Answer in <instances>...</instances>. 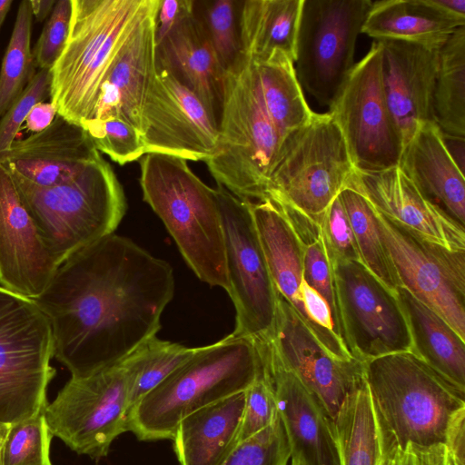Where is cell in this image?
<instances>
[{
  "label": "cell",
  "mask_w": 465,
  "mask_h": 465,
  "mask_svg": "<svg viewBox=\"0 0 465 465\" xmlns=\"http://www.w3.org/2000/svg\"><path fill=\"white\" fill-rule=\"evenodd\" d=\"M173 292L167 262L112 233L64 261L33 301L51 327L54 357L81 378L155 336Z\"/></svg>",
  "instance_id": "obj_1"
},
{
  "label": "cell",
  "mask_w": 465,
  "mask_h": 465,
  "mask_svg": "<svg viewBox=\"0 0 465 465\" xmlns=\"http://www.w3.org/2000/svg\"><path fill=\"white\" fill-rule=\"evenodd\" d=\"M160 0H71L65 46L51 73L57 114L80 125L93 115L100 86L116 56Z\"/></svg>",
  "instance_id": "obj_2"
},
{
  "label": "cell",
  "mask_w": 465,
  "mask_h": 465,
  "mask_svg": "<svg viewBox=\"0 0 465 465\" xmlns=\"http://www.w3.org/2000/svg\"><path fill=\"white\" fill-rule=\"evenodd\" d=\"M262 372L253 341L232 334L193 355L130 411L128 430L141 440H173L187 415L244 391Z\"/></svg>",
  "instance_id": "obj_3"
},
{
  "label": "cell",
  "mask_w": 465,
  "mask_h": 465,
  "mask_svg": "<svg viewBox=\"0 0 465 465\" xmlns=\"http://www.w3.org/2000/svg\"><path fill=\"white\" fill-rule=\"evenodd\" d=\"M143 201L161 218L196 276L226 292L224 238L216 190L186 160L150 153L140 161Z\"/></svg>",
  "instance_id": "obj_4"
},
{
  "label": "cell",
  "mask_w": 465,
  "mask_h": 465,
  "mask_svg": "<svg viewBox=\"0 0 465 465\" xmlns=\"http://www.w3.org/2000/svg\"><path fill=\"white\" fill-rule=\"evenodd\" d=\"M219 136L205 163L217 185L245 201L265 198L282 141L271 121L252 61L241 54L224 73Z\"/></svg>",
  "instance_id": "obj_5"
},
{
  "label": "cell",
  "mask_w": 465,
  "mask_h": 465,
  "mask_svg": "<svg viewBox=\"0 0 465 465\" xmlns=\"http://www.w3.org/2000/svg\"><path fill=\"white\" fill-rule=\"evenodd\" d=\"M11 173L58 266L114 233L125 214L123 187L102 155L74 178L52 186H39Z\"/></svg>",
  "instance_id": "obj_6"
},
{
  "label": "cell",
  "mask_w": 465,
  "mask_h": 465,
  "mask_svg": "<svg viewBox=\"0 0 465 465\" xmlns=\"http://www.w3.org/2000/svg\"><path fill=\"white\" fill-rule=\"evenodd\" d=\"M364 379L393 444H445L453 416L465 408L461 391L411 351L364 361Z\"/></svg>",
  "instance_id": "obj_7"
},
{
  "label": "cell",
  "mask_w": 465,
  "mask_h": 465,
  "mask_svg": "<svg viewBox=\"0 0 465 465\" xmlns=\"http://www.w3.org/2000/svg\"><path fill=\"white\" fill-rule=\"evenodd\" d=\"M354 166L343 135L329 113L317 114L282 143L265 196L320 222L348 184Z\"/></svg>",
  "instance_id": "obj_8"
},
{
  "label": "cell",
  "mask_w": 465,
  "mask_h": 465,
  "mask_svg": "<svg viewBox=\"0 0 465 465\" xmlns=\"http://www.w3.org/2000/svg\"><path fill=\"white\" fill-rule=\"evenodd\" d=\"M371 0H303L294 69L305 91L330 106L352 70Z\"/></svg>",
  "instance_id": "obj_9"
},
{
  "label": "cell",
  "mask_w": 465,
  "mask_h": 465,
  "mask_svg": "<svg viewBox=\"0 0 465 465\" xmlns=\"http://www.w3.org/2000/svg\"><path fill=\"white\" fill-rule=\"evenodd\" d=\"M54 341L33 300L18 296L0 314V422L12 424L45 409L55 375Z\"/></svg>",
  "instance_id": "obj_10"
},
{
  "label": "cell",
  "mask_w": 465,
  "mask_h": 465,
  "mask_svg": "<svg viewBox=\"0 0 465 465\" xmlns=\"http://www.w3.org/2000/svg\"><path fill=\"white\" fill-rule=\"evenodd\" d=\"M381 65V45L374 40L329 106L328 113L340 128L354 169L359 171L397 166L403 149L385 96Z\"/></svg>",
  "instance_id": "obj_11"
},
{
  "label": "cell",
  "mask_w": 465,
  "mask_h": 465,
  "mask_svg": "<svg viewBox=\"0 0 465 465\" xmlns=\"http://www.w3.org/2000/svg\"><path fill=\"white\" fill-rule=\"evenodd\" d=\"M128 380L120 364L71 379L45 409L53 436L78 454L100 460L113 441L128 430Z\"/></svg>",
  "instance_id": "obj_12"
},
{
  "label": "cell",
  "mask_w": 465,
  "mask_h": 465,
  "mask_svg": "<svg viewBox=\"0 0 465 465\" xmlns=\"http://www.w3.org/2000/svg\"><path fill=\"white\" fill-rule=\"evenodd\" d=\"M220 208L229 282L235 309V337L256 341L273 328L277 291L253 222L249 201L215 188Z\"/></svg>",
  "instance_id": "obj_13"
},
{
  "label": "cell",
  "mask_w": 465,
  "mask_h": 465,
  "mask_svg": "<svg viewBox=\"0 0 465 465\" xmlns=\"http://www.w3.org/2000/svg\"><path fill=\"white\" fill-rule=\"evenodd\" d=\"M330 259L341 337L351 355L364 362L411 351L409 325L396 292L360 261Z\"/></svg>",
  "instance_id": "obj_14"
},
{
  "label": "cell",
  "mask_w": 465,
  "mask_h": 465,
  "mask_svg": "<svg viewBox=\"0 0 465 465\" xmlns=\"http://www.w3.org/2000/svg\"><path fill=\"white\" fill-rule=\"evenodd\" d=\"M373 211L401 287L436 312L465 340V251L432 242Z\"/></svg>",
  "instance_id": "obj_15"
},
{
  "label": "cell",
  "mask_w": 465,
  "mask_h": 465,
  "mask_svg": "<svg viewBox=\"0 0 465 465\" xmlns=\"http://www.w3.org/2000/svg\"><path fill=\"white\" fill-rule=\"evenodd\" d=\"M249 203L277 292L332 357L352 360L335 331L328 304L305 281L301 245L283 212L269 197Z\"/></svg>",
  "instance_id": "obj_16"
},
{
  "label": "cell",
  "mask_w": 465,
  "mask_h": 465,
  "mask_svg": "<svg viewBox=\"0 0 465 465\" xmlns=\"http://www.w3.org/2000/svg\"><path fill=\"white\" fill-rule=\"evenodd\" d=\"M146 153L205 161L218 143V121L173 73L157 67L142 112Z\"/></svg>",
  "instance_id": "obj_17"
},
{
  "label": "cell",
  "mask_w": 465,
  "mask_h": 465,
  "mask_svg": "<svg viewBox=\"0 0 465 465\" xmlns=\"http://www.w3.org/2000/svg\"><path fill=\"white\" fill-rule=\"evenodd\" d=\"M262 339L281 363L314 396L331 420L346 398L365 381L364 362L332 357L278 292L274 325L272 332Z\"/></svg>",
  "instance_id": "obj_18"
},
{
  "label": "cell",
  "mask_w": 465,
  "mask_h": 465,
  "mask_svg": "<svg viewBox=\"0 0 465 465\" xmlns=\"http://www.w3.org/2000/svg\"><path fill=\"white\" fill-rule=\"evenodd\" d=\"M58 267L11 172L0 162V287L35 300Z\"/></svg>",
  "instance_id": "obj_19"
},
{
  "label": "cell",
  "mask_w": 465,
  "mask_h": 465,
  "mask_svg": "<svg viewBox=\"0 0 465 465\" xmlns=\"http://www.w3.org/2000/svg\"><path fill=\"white\" fill-rule=\"evenodd\" d=\"M254 342L274 389L292 460L300 465H339L331 419L296 375L281 363L265 339Z\"/></svg>",
  "instance_id": "obj_20"
},
{
  "label": "cell",
  "mask_w": 465,
  "mask_h": 465,
  "mask_svg": "<svg viewBox=\"0 0 465 465\" xmlns=\"http://www.w3.org/2000/svg\"><path fill=\"white\" fill-rule=\"evenodd\" d=\"M347 186L418 235L450 250L465 251V228L430 203L398 165L370 172L354 169Z\"/></svg>",
  "instance_id": "obj_21"
},
{
  "label": "cell",
  "mask_w": 465,
  "mask_h": 465,
  "mask_svg": "<svg viewBox=\"0 0 465 465\" xmlns=\"http://www.w3.org/2000/svg\"><path fill=\"white\" fill-rule=\"evenodd\" d=\"M100 156L83 127L57 114L46 129L15 139L0 162L34 184L52 186L74 178Z\"/></svg>",
  "instance_id": "obj_22"
},
{
  "label": "cell",
  "mask_w": 465,
  "mask_h": 465,
  "mask_svg": "<svg viewBox=\"0 0 465 465\" xmlns=\"http://www.w3.org/2000/svg\"><path fill=\"white\" fill-rule=\"evenodd\" d=\"M379 42L385 96L404 146L420 124L433 121L439 50L403 41Z\"/></svg>",
  "instance_id": "obj_23"
},
{
  "label": "cell",
  "mask_w": 465,
  "mask_h": 465,
  "mask_svg": "<svg viewBox=\"0 0 465 465\" xmlns=\"http://www.w3.org/2000/svg\"><path fill=\"white\" fill-rule=\"evenodd\" d=\"M157 8L140 24L111 64L91 118L117 117L142 133L143 106L157 72Z\"/></svg>",
  "instance_id": "obj_24"
},
{
  "label": "cell",
  "mask_w": 465,
  "mask_h": 465,
  "mask_svg": "<svg viewBox=\"0 0 465 465\" xmlns=\"http://www.w3.org/2000/svg\"><path fill=\"white\" fill-rule=\"evenodd\" d=\"M398 167L430 203L465 228L464 173L435 122L419 126L404 144Z\"/></svg>",
  "instance_id": "obj_25"
},
{
  "label": "cell",
  "mask_w": 465,
  "mask_h": 465,
  "mask_svg": "<svg viewBox=\"0 0 465 465\" xmlns=\"http://www.w3.org/2000/svg\"><path fill=\"white\" fill-rule=\"evenodd\" d=\"M156 59L157 67L173 73L217 119L225 71L195 14L156 44Z\"/></svg>",
  "instance_id": "obj_26"
},
{
  "label": "cell",
  "mask_w": 465,
  "mask_h": 465,
  "mask_svg": "<svg viewBox=\"0 0 465 465\" xmlns=\"http://www.w3.org/2000/svg\"><path fill=\"white\" fill-rule=\"evenodd\" d=\"M244 401L238 392L181 420L173 438L180 465H222L238 445Z\"/></svg>",
  "instance_id": "obj_27"
},
{
  "label": "cell",
  "mask_w": 465,
  "mask_h": 465,
  "mask_svg": "<svg viewBox=\"0 0 465 465\" xmlns=\"http://www.w3.org/2000/svg\"><path fill=\"white\" fill-rule=\"evenodd\" d=\"M465 19L449 15L430 0L372 2L361 33L374 40L403 41L439 50Z\"/></svg>",
  "instance_id": "obj_28"
},
{
  "label": "cell",
  "mask_w": 465,
  "mask_h": 465,
  "mask_svg": "<svg viewBox=\"0 0 465 465\" xmlns=\"http://www.w3.org/2000/svg\"><path fill=\"white\" fill-rule=\"evenodd\" d=\"M396 295L409 325L411 352L465 391V340L405 288H397Z\"/></svg>",
  "instance_id": "obj_29"
},
{
  "label": "cell",
  "mask_w": 465,
  "mask_h": 465,
  "mask_svg": "<svg viewBox=\"0 0 465 465\" xmlns=\"http://www.w3.org/2000/svg\"><path fill=\"white\" fill-rule=\"evenodd\" d=\"M303 0H246L239 15L241 54L254 63L275 51L294 61Z\"/></svg>",
  "instance_id": "obj_30"
},
{
  "label": "cell",
  "mask_w": 465,
  "mask_h": 465,
  "mask_svg": "<svg viewBox=\"0 0 465 465\" xmlns=\"http://www.w3.org/2000/svg\"><path fill=\"white\" fill-rule=\"evenodd\" d=\"M339 465H381L392 441L366 381L351 392L332 420Z\"/></svg>",
  "instance_id": "obj_31"
},
{
  "label": "cell",
  "mask_w": 465,
  "mask_h": 465,
  "mask_svg": "<svg viewBox=\"0 0 465 465\" xmlns=\"http://www.w3.org/2000/svg\"><path fill=\"white\" fill-rule=\"evenodd\" d=\"M252 63L266 112L283 143L308 124L314 112L305 100L294 61L287 54L275 51L265 60Z\"/></svg>",
  "instance_id": "obj_32"
},
{
  "label": "cell",
  "mask_w": 465,
  "mask_h": 465,
  "mask_svg": "<svg viewBox=\"0 0 465 465\" xmlns=\"http://www.w3.org/2000/svg\"><path fill=\"white\" fill-rule=\"evenodd\" d=\"M433 121L445 138H465V25L439 49Z\"/></svg>",
  "instance_id": "obj_33"
},
{
  "label": "cell",
  "mask_w": 465,
  "mask_h": 465,
  "mask_svg": "<svg viewBox=\"0 0 465 465\" xmlns=\"http://www.w3.org/2000/svg\"><path fill=\"white\" fill-rule=\"evenodd\" d=\"M274 202L283 212L300 242L305 281L328 304L335 331L341 339L333 271L321 223L287 203Z\"/></svg>",
  "instance_id": "obj_34"
},
{
  "label": "cell",
  "mask_w": 465,
  "mask_h": 465,
  "mask_svg": "<svg viewBox=\"0 0 465 465\" xmlns=\"http://www.w3.org/2000/svg\"><path fill=\"white\" fill-rule=\"evenodd\" d=\"M196 348L153 336L128 354L120 364L128 380L130 409L189 360Z\"/></svg>",
  "instance_id": "obj_35"
},
{
  "label": "cell",
  "mask_w": 465,
  "mask_h": 465,
  "mask_svg": "<svg viewBox=\"0 0 465 465\" xmlns=\"http://www.w3.org/2000/svg\"><path fill=\"white\" fill-rule=\"evenodd\" d=\"M338 196L348 215L361 262L388 288L396 292L401 283L382 243L372 206L349 186Z\"/></svg>",
  "instance_id": "obj_36"
},
{
  "label": "cell",
  "mask_w": 465,
  "mask_h": 465,
  "mask_svg": "<svg viewBox=\"0 0 465 465\" xmlns=\"http://www.w3.org/2000/svg\"><path fill=\"white\" fill-rule=\"evenodd\" d=\"M33 15L29 0L18 5L14 28L0 68V117L22 94L36 67L31 49Z\"/></svg>",
  "instance_id": "obj_37"
},
{
  "label": "cell",
  "mask_w": 465,
  "mask_h": 465,
  "mask_svg": "<svg viewBox=\"0 0 465 465\" xmlns=\"http://www.w3.org/2000/svg\"><path fill=\"white\" fill-rule=\"evenodd\" d=\"M240 8L234 0L194 1V14L201 21L224 71L230 69L241 56Z\"/></svg>",
  "instance_id": "obj_38"
},
{
  "label": "cell",
  "mask_w": 465,
  "mask_h": 465,
  "mask_svg": "<svg viewBox=\"0 0 465 465\" xmlns=\"http://www.w3.org/2000/svg\"><path fill=\"white\" fill-rule=\"evenodd\" d=\"M51 434L45 410L10 424L1 451V465H52Z\"/></svg>",
  "instance_id": "obj_39"
},
{
  "label": "cell",
  "mask_w": 465,
  "mask_h": 465,
  "mask_svg": "<svg viewBox=\"0 0 465 465\" xmlns=\"http://www.w3.org/2000/svg\"><path fill=\"white\" fill-rule=\"evenodd\" d=\"M81 127L86 131L97 151L118 164L137 161L145 154L142 133L120 118H91Z\"/></svg>",
  "instance_id": "obj_40"
},
{
  "label": "cell",
  "mask_w": 465,
  "mask_h": 465,
  "mask_svg": "<svg viewBox=\"0 0 465 465\" xmlns=\"http://www.w3.org/2000/svg\"><path fill=\"white\" fill-rule=\"evenodd\" d=\"M291 452L280 417L241 442L222 465H287Z\"/></svg>",
  "instance_id": "obj_41"
},
{
  "label": "cell",
  "mask_w": 465,
  "mask_h": 465,
  "mask_svg": "<svg viewBox=\"0 0 465 465\" xmlns=\"http://www.w3.org/2000/svg\"><path fill=\"white\" fill-rule=\"evenodd\" d=\"M244 393L245 401L237 444L269 427L279 416L274 389L263 368L261 375Z\"/></svg>",
  "instance_id": "obj_42"
},
{
  "label": "cell",
  "mask_w": 465,
  "mask_h": 465,
  "mask_svg": "<svg viewBox=\"0 0 465 465\" xmlns=\"http://www.w3.org/2000/svg\"><path fill=\"white\" fill-rule=\"evenodd\" d=\"M50 70H38L22 94L2 116L0 120V154L11 147L31 109L50 96Z\"/></svg>",
  "instance_id": "obj_43"
},
{
  "label": "cell",
  "mask_w": 465,
  "mask_h": 465,
  "mask_svg": "<svg viewBox=\"0 0 465 465\" xmlns=\"http://www.w3.org/2000/svg\"><path fill=\"white\" fill-rule=\"evenodd\" d=\"M71 0H58L32 49L35 67L50 70L61 55L69 34Z\"/></svg>",
  "instance_id": "obj_44"
},
{
  "label": "cell",
  "mask_w": 465,
  "mask_h": 465,
  "mask_svg": "<svg viewBox=\"0 0 465 465\" xmlns=\"http://www.w3.org/2000/svg\"><path fill=\"white\" fill-rule=\"evenodd\" d=\"M319 223L330 256L361 262L353 232L339 196L331 202Z\"/></svg>",
  "instance_id": "obj_45"
},
{
  "label": "cell",
  "mask_w": 465,
  "mask_h": 465,
  "mask_svg": "<svg viewBox=\"0 0 465 465\" xmlns=\"http://www.w3.org/2000/svg\"><path fill=\"white\" fill-rule=\"evenodd\" d=\"M193 14V0H160L155 15L156 44Z\"/></svg>",
  "instance_id": "obj_46"
},
{
  "label": "cell",
  "mask_w": 465,
  "mask_h": 465,
  "mask_svg": "<svg viewBox=\"0 0 465 465\" xmlns=\"http://www.w3.org/2000/svg\"><path fill=\"white\" fill-rule=\"evenodd\" d=\"M446 459L444 444L419 447L410 443L404 450L395 447L393 465H446Z\"/></svg>",
  "instance_id": "obj_47"
},
{
  "label": "cell",
  "mask_w": 465,
  "mask_h": 465,
  "mask_svg": "<svg viewBox=\"0 0 465 465\" xmlns=\"http://www.w3.org/2000/svg\"><path fill=\"white\" fill-rule=\"evenodd\" d=\"M444 445L454 459L465 465V408L460 410L451 419Z\"/></svg>",
  "instance_id": "obj_48"
},
{
  "label": "cell",
  "mask_w": 465,
  "mask_h": 465,
  "mask_svg": "<svg viewBox=\"0 0 465 465\" xmlns=\"http://www.w3.org/2000/svg\"><path fill=\"white\" fill-rule=\"evenodd\" d=\"M57 111L52 102L36 104L28 114L25 124L32 134L46 129L54 120Z\"/></svg>",
  "instance_id": "obj_49"
},
{
  "label": "cell",
  "mask_w": 465,
  "mask_h": 465,
  "mask_svg": "<svg viewBox=\"0 0 465 465\" xmlns=\"http://www.w3.org/2000/svg\"><path fill=\"white\" fill-rule=\"evenodd\" d=\"M430 2L440 10L465 19V0H430Z\"/></svg>",
  "instance_id": "obj_50"
},
{
  "label": "cell",
  "mask_w": 465,
  "mask_h": 465,
  "mask_svg": "<svg viewBox=\"0 0 465 465\" xmlns=\"http://www.w3.org/2000/svg\"><path fill=\"white\" fill-rule=\"evenodd\" d=\"M55 2V0H29L33 16H35L38 22H42L51 15Z\"/></svg>",
  "instance_id": "obj_51"
},
{
  "label": "cell",
  "mask_w": 465,
  "mask_h": 465,
  "mask_svg": "<svg viewBox=\"0 0 465 465\" xmlns=\"http://www.w3.org/2000/svg\"><path fill=\"white\" fill-rule=\"evenodd\" d=\"M18 297L4 288L0 287V314L10 306L13 302Z\"/></svg>",
  "instance_id": "obj_52"
},
{
  "label": "cell",
  "mask_w": 465,
  "mask_h": 465,
  "mask_svg": "<svg viewBox=\"0 0 465 465\" xmlns=\"http://www.w3.org/2000/svg\"><path fill=\"white\" fill-rule=\"evenodd\" d=\"M13 3V0H0V29Z\"/></svg>",
  "instance_id": "obj_53"
},
{
  "label": "cell",
  "mask_w": 465,
  "mask_h": 465,
  "mask_svg": "<svg viewBox=\"0 0 465 465\" xmlns=\"http://www.w3.org/2000/svg\"><path fill=\"white\" fill-rule=\"evenodd\" d=\"M394 449L395 445L391 441L386 450L385 456L381 465H393Z\"/></svg>",
  "instance_id": "obj_54"
},
{
  "label": "cell",
  "mask_w": 465,
  "mask_h": 465,
  "mask_svg": "<svg viewBox=\"0 0 465 465\" xmlns=\"http://www.w3.org/2000/svg\"><path fill=\"white\" fill-rule=\"evenodd\" d=\"M10 424L0 422V465H1V451L2 447L5 441V439L6 437V434L8 432Z\"/></svg>",
  "instance_id": "obj_55"
},
{
  "label": "cell",
  "mask_w": 465,
  "mask_h": 465,
  "mask_svg": "<svg viewBox=\"0 0 465 465\" xmlns=\"http://www.w3.org/2000/svg\"><path fill=\"white\" fill-rule=\"evenodd\" d=\"M446 465H464L454 459L447 450Z\"/></svg>",
  "instance_id": "obj_56"
},
{
  "label": "cell",
  "mask_w": 465,
  "mask_h": 465,
  "mask_svg": "<svg viewBox=\"0 0 465 465\" xmlns=\"http://www.w3.org/2000/svg\"><path fill=\"white\" fill-rule=\"evenodd\" d=\"M291 465H300V464L294 460H292Z\"/></svg>",
  "instance_id": "obj_57"
}]
</instances>
